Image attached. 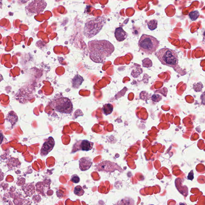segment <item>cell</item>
Segmentation results:
<instances>
[{
  "label": "cell",
  "instance_id": "cell-6",
  "mask_svg": "<svg viewBox=\"0 0 205 205\" xmlns=\"http://www.w3.org/2000/svg\"><path fill=\"white\" fill-rule=\"evenodd\" d=\"M47 3L44 1H32L26 7V10L30 13H41L45 9Z\"/></svg>",
  "mask_w": 205,
  "mask_h": 205
},
{
  "label": "cell",
  "instance_id": "cell-2",
  "mask_svg": "<svg viewBox=\"0 0 205 205\" xmlns=\"http://www.w3.org/2000/svg\"><path fill=\"white\" fill-rule=\"evenodd\" d=\"M106 21L104 17L89 19L85 24L83 34L87 38H93L100 31Z\"/></svg>",
  "mask_w": 205,
  "mask_h": 205
},
{
  "label": "cell",
  "instance_id": "cell-11",
  "mask_svg": "<svg viewBox=\"0 0 205 205\" xmlns=\"http://www.w3.org/2000/svg\"><path fill=\"white\" fill-rule=\"evenodd\" d=\"M113 106L111 104H106L103 106V113L106 115H108L111 113L113 111Z\"/></svg>",
  "mask_w": 205,
  "mask_h": 205
},
{
  "label": "cell",
  "instance_id": "cell-3",
  "mask_svg": "<svg viewBox=\"0 0 205 205\" xmlns=\"http://www.w3.org/2000/svg\"><path fill=\"white\" fill-rule=\"evenodd\" d=\"M156 56L162 64L175 67L178 63V57L175 51L168 48L160 49L157 52Z\"/></svg>",
  "mask_w": 205,
  "mask_h": 205
},
{
  "label": "cell",
  "instance_id": "cell-1",
  "mask_svg": "<svg viewBox=\"0 0 205 205\" xmlns=\"http://www.w3.org/2000/svg\"><path fill=\"white\" fill-rule=\"evenodd\" d=\"M88 47L90 58L96 63L104 62L115 50L113 44L106 40L90 41L88 42Z\"/></svg>",
  "mask_w": 205,
  "mask_h": 205
},
{
  "label": "cell",
  "instance_id": "cell-5",
  "mask_svg": "<svg viewBox=\"0 0 205 205\" xmlns=\"http://www.w3.org/2000/svg\"><path fill=\"white\" fill-rule=\"evenodd\" d=\"M51 106L56 111L65 114H70L73 110L71 101L68 98L63 97L56 98L53 100Z\"/></svg>",
  "mask_w": 205,
  "mask_h": 205
},
{
  "label": "cell",
  "instance_id": "cell-9",
  "mask_svg": "<svg viewBox=\"0 0 205 205\" xmlns=\"http://www.w3.org/2000/svg\"><path fill=\"white\" fill-rule=\"evenodd\" d=\"M79 168L81 171H86L89 169L92 164V162L89 158H83L79 161Z\"/></svg>",
  "mask_w": 205,
  "mask_h": 205
},
{
  "label": "cell",
  "instance_id": "cell-14",
  "mask_svg": "<svg viewBox=\"0 0 205 205\" xmlns=\"http://www.w3.org/2000/svg\"><path fill=\"white\" fill-rule=\"evenodd\" d=\"M84 191L80 186H76L74 190V193L75 195L81 196L84 194Z\"/></svg>",
  "mask_w": 205,
  "mask_h": 205
},
{
  "label": "cell",
  "instance_id": "cell-19",
  "mask_svg": "<svg viewBox=\"0 0 205 205\" xmlns=\"http://www.w3.org/2000/svg\"><path fill=\"white\" fill-rule=\"evenodd\" d=\"M161 97L160 95H154L152 97V99L153 101H156L157 99V101H159L158 99H159V100L160 99V97Z\"/></svg>",
  "mask_w": 205,
  "mask_h": 205
},
{
  "label": "cell",
  "instance_id": "cell-21",
  "mask_svg": "<svg viewBox=\"0 0 205 205\" xmlns=\"http://www.w3.org/2000/svg\"><path fill=\"white\" fill-rule=\"evenodd\" d=\"M179 205H187V204L185 203H180Z\"/></svg>",
  "mask_w": 205,
  "mask_h": 205
},
{
  "label": "cell",
  "instance_id": "cell-22",
  "mask_svg": "<svg viewBox=\"0 0 205 205\" xmlns=\"http://www.w3.org/2000/svg\"></svg>",
  "mask_w": 205,
  "mask_h": 205
},
{
  "label": "cell",
  "instance_id": "cell-7",
  "mask_svg": "<svg viewBox=\"0 0 205 205\" xmlns=\"http://www.w3.org/2000/svg\"><path fill=\"white\" fill-rule=\"evenodd\" d=\"M55 141L52 137H49L43 144L41 150V154L42 156H46L53 149L55 145Z\"/></svg>",
  "mask_w": 205,
  "mask_h": 205
},
{
  "label": "cell",
  "instance_id": "cell-13",
  "mask_svg": "<svg viewBox=\"0 0 205 205\" xmlns=\"http://www.w3.org/2000/svg\"><path fill=\"white\" fill-rule=\"evenodd\" d=\"M148 28L151 30H154L157 28L158 26V21L154 19L151 20L147 23Z\"/></svg>",
  "mask_w": 205,
  "mask_h": 205
},
{
  "label": "cell",
  "instance_id": "cell-4",
  "mask_svg": "<svg viewBox=\"0 0 205 205\" xmlns=\"http://www.w3.org/2000/svg\"><path fill=\"white\" fill-rule=\"evenodd\" d=\"M138 45L143 52L151 55L156 51L160 45V42L153 36L143 35L139 40Z\"/></svg>",
  "mask_w": 205,
  "mask_h": 205
},
{
  "label": "cell",
  "instance_id": "cell-17",
  "mask_svg": "<svg viewBox=\"0 0 205 205\" xmlns=\"http://www.w3.org/2000/svg\"><path fill=\"white\" fill-rule=\"evenodd\" d=\"M71 180L74 183H77L80 181V178L76 174H75L72 176Z\"/></svg>",
  "mask_w": 205,
  "mask_h": 205
},
{
  "label": "cell",
  "instance_id": "cell-12",
  "mask_svg": "<svg viewBox=\"0 0 205 205\" xmlns=\"http://www.w3.org/2000/svg\"><path fill=\"white\" fill-rule=\"evenodd\" d=\"M118 205H134V202L132 199L125 198L122 199Z\"/></svg>",
  "mask_w": 205,
  "mask_h": 205
},
{
  "label": "cell",
  "instance_id": "cell-16",
  "mask_svg": "<svg viewBox=\"0 0 205 205\" xmlns=\"http://www.w3.org/2000/svg\"><path fill=\"white\" fill-rule=\"evenodd\" d=\"M142 62H143L142 65L143 67H150L152 66V62L151 60L148 58H145V59H143Z\"/></svg>",
  "mask_w": 205,
  "mask_h": 205
},
{
  "label": "cell",
  "instance_id": "cell-8",
  "mask_svg": "<svg viewBox=\"0 0 205 205\" xmlns=\"http://www.w3.org/2000/svg\"><path fill=\"white\" fill-rule=\"evenodd\" d=\"M128 34L124 30L122 27H120L116 28L115 32V36L117 41L122 42L127 38Z\"/></svg>",
  "mask_w": 205,
  "mask_h": 205
},
{
  "label": "cell",
  "instance_id": "cell-18",
  "mask_svg": "<svg viewBox=\"0 0 205 205\" xmlns=\"http://www.w3.org/2000/svg\"><path fill=\"white\" fill-rule=\"evenodd\" d=\"M194 178V174L193 170H192L189 173L188 176V179L189 180H192Z\"/></svg>",
  "mask_w": 205,
  "mask_h": 205
},
{
  "label": "cell",
  "instance_id": "cell-20",
  "mask_svg": "<svg viewBox=\"0 0 205 205\" xmlns=\"http://www.w3.org/2000/svg\"><path fill=\"white\" fill-rule=\"evenodd\" d=\"M3 136H0V144L1 143L2 141H3Z\"/></svg>",
  "mask_w": 205,
  "mask_h": 205
},
{
  "label": "cell",
  "instance_id": "cell-15",
  "mask_svg": "<svg viewBox=\"0 0 205 205\" xmlns=\"http://www.w3.org/2000/svg\"><path fill=\"white\" fill-rule=\"evenodd\" d=\"M199 13L197 10H194V11L191 12L189 13V15L192 21H195L199 16Z\"/></svg>",
  "mask_w": 205,
  "mask_h": 205
},
{
  "label": "cell",
  "instance_id": "cell-10",
  "mask_svg": "<svg viewBox=\"0 0 205 205\" xmlns=\"http://www.w3.org/2000/svg\"><path fill=\"white\" fill-rule=\"evenodd\" d=\"M93 143L87 140L82 141L79 145L80 149L84 151L91 150L93 148Z\"/></svg>",
  "mask_w": 205,
  "mask_h": 205
}]
</instances>
